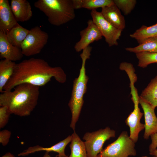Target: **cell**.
<instances>
[{"label": "cell", "mask_w": 157, "mask_h": 157, "mask_svg": "<svg viewBox=\"0 0 157 157\" xmlns=\"http://www.w3.org/2000/svg\"><path fill=\"white\" fill-rule=\"evenodd\" d=\"M52 77L61 83H64L67 79L65 74L60 67H52L41 58H33L25 59L16 64L12 76L3 90H12L18 85L24 83L42 86Z\"/></svg>", "instance_id": "obj_1"}, {"label": "cell", "mask_w": 157, "mask_h": 157, "mask_svg": "<svg viewBox=\"0 0 157 157\" xmlns=\"http://www.w3.org/2000/svg\"><path fill=\"white\" fill-rule=\"evenodd\" d=\"M39 87L24 83L18 85L13 91H4L0 94V106L7 107L11 114L29 115L37 104Z\"/></svg>", "instance_id": "obj_2"}, {"label": "cell", "mask_w": 157, "mask_h": 157, "mask_svg": "<svg viewBox=\"0 0 157 157\" xmlns=\"http://www.w3.org/2000/svg\"><path fill=\"white\" fill-rule=\"evenodd\" d=\"M92 49V47L89 46L83 50L80 55L82 60L81 67L78 77L74 80L72 96L68 104L72 115L70 126L74 131L83 105V96L87 90L88 77L86 74L85 65L87 60L90 58Z\"/></svg>", "instance_id": "obj_3"}, {"label": "cell", "mask_w": 157, "mask_h": 157, "mask_svg": "<svg viewBox=\"0 0 157 157\" xmlns=\"http://www.w3.org/2000/svg\"><path fill=\"white\" fill-rule=\"evenodd\" d=\"M34 6L45 14L50 23L54 26L66 24L75 17L72 0H38Z\"/></svg>", "instance_id": "obj_4"}, {"label": "cell", "mask_w": 157, "mask_h": 157, "mask_svg": "<svg viewBox=\"0 0 157 157\" xmlns=\"http://www.w3.org/2000/svg\"><path fill=\"white\" fill-rule=\"evenodd\" d=\"M135 143L127 131H122L115 141L108 145L97 157H129L136 155Z\"/></svg>", "instance_id": "obj_5"}, {"label": "cell", "mask_w": 157, "mask_h": 157, "mask_svg": "<svg viewBox=\"0 0 157 157\" xmlns=\"http://www.w3.org/2000/svg\"><path fill=\"white\" fill-rule=\"evenodd\" d=\"M115 131L108 127L91 132L86 133L83 139L86 148L88 157H97L103 150V145L106 141L114 138Z\"/></svg>", "instance_id": "obj_6"}, {"label": "cell", "mask_w": 157, "mask_h": 157, "mask_svg": "<svg viewBox=\"0 0 157 157\" xmlns=\"http://www.w3.org/2000/svg\"><path fill=\"white\" fill-rule=\"evenodd\" d=\"M48 38V34L39 26L31 28L22 44L21 49L23 54L29 56L40 53L47 44Z\"/></svg>", "instance_id": "obj_7"}, {"label": "cell", "mask_w": 157, "mask_h": 157, "mask_svg": "<svg viewBox=\"0 0 157 157\" xmlns=\"http://www.w3.org/2000/svg\"><path fill=\"white\" fill-rule=\"evenodd\" d=\"M92 20L98 27L105 41L109 47L117 46V40L120 37L122 31L111 25L104 17L101 13L96 9L91 10Z\"/></svg>", "instance_id": "obj_8"}, {"label": "cell", "mask_w": 157, "mask_h": 157, "mask_svg": "<svg viewBox=\"0 0 157 157\" xmlns=\"http://www.w3.org/2000/svg\"><path fill=\"white\" fill-rule=\"evenodd\" d=\"M131 99L134 104V108L125 121L126 124L129 128L130 138L135 143L138 140L140 132L145 129L144 124L140 122L144 113L140 111L139 107V97L137 91L131 93Z\"/></svg>", "instance_id": "obj_9"}, {"label": "cell", "mask_w": 157, "mask_h": 157, "mask_svg": "<svg viewBox=\"0 0 157 157\" xmlns=\"http://www.w3.org/2000/svg\"><path fill=\"white\" fill-rule=\"evenodd\" d=\"M87 24V27L80 32V39L74 45V49L77 52L90 46L94 42L102 38L101 33L92 19L88 20Z\"/></svg>", "instance_id": "obj_10"}, {"label": "cell", "mask_w": 157, "mask_h": 157, "mask_svg": "<svg viewBox=\"0 0 157 157\" xmlns=\"http://www.w3.org/2000/svg\"><path fill=\"white\" fill-rule=\"evenodd\" d=\"M139 103L144 112L145 120V131L143 137L148 139L152 134L157 133V117L155 114L156 108L143 99L140 97Z\"/></svg>", "instance_id": "obj_11"}, {"label": "cell", "mask_w": 157, "mask_h": 157, "mask_svg": "<svg viewBox=\"0 0 157 157\" xmlns=\"http://www.w3.org/2000/svg\"><path fill=\"white\" fill-rule=\"evenodd\" d=\"M21 49L11 44L8 40L6 34L0 31V56L1 58L15 62L23 56Z\"/></svg>", "instance_id": "obj_12"}, {"label": "cell", "mask_w": 157, "mask_h": 157, "mask_svg": "<svg viewBox=\"0 0 157 157\" xmlns=\"http://www.w3.org/2000/svg\"><path fill=\"white\" fill-rule=\"evenodd\" d=\"M18 24L12 11L8 1L0 0V31L6 34Z\"/></svg>", "instance_id": "obj_13"}, {"label": "cell", "mask_w": 157, "mask_h": 157, "mask_svg": "<svg viewBox=\"0 0 157 157\" xmlns=\"http://www.w3.org/2000/svg\"><path fill=\"white\" fill-rule=\"evenodd\" d=\"M10 7L17 22L28 21L32 16L31 5L26 0H11Z\"/></svg>", "instance_id": "obj_14"}, {"label": "cell", "mask_w": 157, "mask_h": 157, "mask_svg": "<svg viewBox=\"0 0 157 157\" xmlns=\"http://www.w3.org/2000/svg\"><path fill=\"white\" fill-rule=\"evenodd\" d=\"M101 13L105 19L116 28L122 31L125 28L124 17L114 3L102 8Z\"/></svg>", "instance_id": "obj_15"}, {"label": "cell", "mask_w": 157, "mask_h": 157, "mask_svg": "<svg viewBox=\"0 0 157 157\" xmlns=\"http://www.w3.org/2000/svg\"><path fill=\"white\" fill-rule=\"evenodd\" d=\"M29 32V30L18 24L6 34L7 39L11 44L21 49L22 44Z\"/></svg>", "instance_id": "obj_16"}, {"label": "cell", "mask_w": 157, "mask_h": 157, "mask_svg": "<svg viewBox=\"0 0 157 157\" xmlns=\"http://www.w3.org/2000/svg\"><path fill=\"white\" fill-rule=\"evenodd\" d=\"M16 63L6 59L0 61V92H3V88L12 76Z\"/></svg>", "instance_id": "obj_17"}, {"label": "cell", "mask_w": 157, "mask_h": 157, "mask_svg": "<svg viewBox=\"0 0 157 157\" xmlns=\"http://www.w3.org/2000/svg\"><path fill=\"white\" fill-rule=\"evenodd\" d=\"M72 2L75 9L83 8L91 10L114 3L112 0H72Z\"/></svg>", "instance_id": "obj_18"}, {"label": "cell", "mask_w": 157, "mask_h": 157, "mask_svg": "<svg viewBox=\"0 0 157 157\" xmlns=\"http://www.w3.org/2000/svg\"><path fill=\"white\" fill-rule=\"evenodd\" d=\"M72 135V139L69 145L71 153L68 157H88L84 142L75 131Z\"/></svg>", "instance_id": "obj_19"}, {"label": "cell", "mask_w": 157, "mask_h": 157, "mask_svg": "<svg viewBox=\"0 0 157 157\" xmlns=\"http://www.w3.org/2000/svg\"><path fill=\"white\" fill-rule=\"evenodd\" d=\"M140 97L154 107H157V76L151 80Z\"/></svg>", "instance_id": "obj_20"}, {"label": "cell", "mask_w": 157, "mask_h": 157, "mask_svg": "<svg viewBox=\"0 0 157 157\" xmlns=\"http://www.w3.org/2000/svg\"><path fill=\"white\" fill-rule=\"evenodd\" d=\"M130 36L135 39L139 44L147 38L157 37V22L150 26L142 25L133 33L130 34Z\"/></svg>", "instance_id": "obj_21"}, {"label": "cell", "mask_w": 157, "mask_h": 157, "mask_svg": "<svg viewBox=\"0 0 157 157\" xmlns=\"http://www.w3.org/2000/svg\"><path fill=\"white\" fill-rule=\"evenodd\" d=\"M125 50L135 53L142 52H157V37L146 39L140 42L138 46L133 47H127Z\"/></svg>", "instance_id": "obj_22"}, {"label": "cell", "mask_w": 157, "mask_h": 157, "mask_svg": "<svg viewBox=\"0 0 157 157\" xmlns=\"http://www.w3.org/2000/svg\"><path fill=\"white\" fill-rule=\"evenodd\" d=\"M138 59V66L145 68L153 63H157V52H142L135 53Z\"/></svg>", "instance_id": "obj_23"}, {"label": "cell", "mask_w": 157, "mask_h": 157, "mask_svg": "<svg viewBox=\"0 0 157 157\" xmlns=\"http://www.w3.org/2000/svg\"><path fill=\"white\" fill-rule=\"evenodd\" d=\"M114 3L125 15L129 14L136 3L135 0H113Z\"/></svg>", "instance_id": "obj_24"}, {"label": "cell", "mask_w": 157, "mask_h": 157, "mask_svg": "<svg viewBox=\"0 0 157 157\" xmlns=\"http://www.w3.org/2000/svg\"><path fill=\"white\" fill-rule=\"evenodd\" d=\"M11 114L8 107L1 106L0 108V128H3L7 124Z\"/></svg>", "instance_id": "obj_25"}, {"label": "cell", "mask_w": 157, "mask_h": 157, "mask_svg": "<svg viewBox=\"0 0 157 157\" xmlns=\"http://www.w3.org/2000/svg\"><path fill=\"white\" fill-rule=\"evenodd\" d=\"M11 135L10 131L6 129L0 132V143L3 146L6 145L9 142Z\"/></svg>", "instance_id": "obj_26"}, {"label": "cell", "mask_w": 157, "mask_h": 157, "mask_svg": "<svg viewBox=\"0 0 157 157\" xmlns=\"http://www.w3.org/2000/svg\"><path fill=\"white\" fill-rule=\"evenodd\" d=\"M151 143L149 146V151L151 152L157 149V133L153 134L150 136Z\"/></svg>", "instance_id": "obj_27"}, {"label": "cell", "mask_w": 157, "mask_h": 157, "mask_svg": "<svg viewBox=\"0 0 157 157\" xmlns=\"http://www.w3.org/2000/svg\"><path fill=\"white\" fill-rule=\"evenodd\" d=\"M1 157H15L13 154L8 152L6 153L4 155Z\"/></svg>", "instance_id": "obj_28"}, {"label": "cell", "mask_w": 157, "mask_h": 157, "mask_svg": "<svg viewBox=\"0 0 157 157\" xmlns=\"http://www.w3.org/2000/svg\"><path fill=\"white\" fill-rule=\"evenodd\" d=\"M56 157H68L67 156H61L57 155ZM42 157H51L50 155L49 154V152H46L45 153Z\"/></svg>", "instance_id": "obj_29"}, {"label": "cell", "mask_w": 157, "mask_h": 157, "mask_svg": "<svg viewBox=\"0 0 157 157\" xmlns=\"http://www.w3.org/2000/svg\"><path fill=\"white\" fill-rule=\"evenodd\" d=\"M149 154L152 156L157 157V149L149 152Z\"/></svg>", "instance_id": "obj_30"}, {"label": "cell", "mask_w": 157, "mask_h": 157, "mask_svg": "<svg viewBox=\"0 0 157 157\" xmlns=\"http://www.w3.org/2000/svg\"><path fill=\"white\" fill-rule=\"evenodd\" d=\"M141 157H148V156H142ZM151 157H157L154 156Z\"/></svg>", "instance_id": "obj_31"}]
</instances>
